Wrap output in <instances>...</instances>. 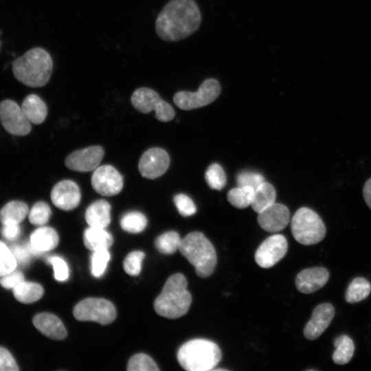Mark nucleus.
I'll return each mask as SVG.
<instances>
[{
	"mask_svg": "<svg viewBox=\"0 0 371 371\" xmlns=\"http://www.w3.org/2000/svg\"><path fill=\"white\" fill-rule=\"evenodd\" d=\"M207 185L212 189H223L227 181V177L223 168L217 163L211 164L205 174Z\"/></svg>",
	"mask_w": 371,
	"mask_h": 371,
	"instance_id": "2f4dec72",
	"label": "nucleus"
},
{
	"mask_svg": "<svg viewBox=\"0 0 371 371\" xmlns=\"http://www.w3.org/2000/svg\"><path fill=\"white\" fill-rule=\"evenodd\" d=\"M47 262L53 266L54 278L60 282L65 281L69 277V268L67 262L59 256H51Z\"/></svg>",
	"mask_w": 371,
	"mask_h": 371,
	"instance_id": "ea45409f",
	"label": "nucleus"
},
{
	"mask_svg": "<svg viewBox=\"0 0 371 371\" xmlns=\"http://www.w3.org/2000/svg\"><path fill=\"white\" fill-rule=\"evenodd\" d=\"M26 203L20 201H12L7 203L0 210V222L20 223L28 214Z\"/></svg>",
	"mask_w": 371,
	"mask_h": 371,
	"instance_id": "a878e982",
	"label": "nucleus"
},
{
	"mask_svg": "<svg viewBox=\"0 0 371 371\" xmlns=\"http://www.w3.org/2000/svg\"><path fill=\"white\" fill-rule=\"evenodd\" d=\"M187 286L188 281L183 274L170 276L154 302L155 312L168 319H177L186 314L192 303V295Z\"/></svg>",
	"mask_w": 371,
	"mask_h": 371,
	"instance_id": "7ed1b4c3",
	"label": "nucleus"
},
{
	"mask_svg": "<svg viewBox=\"0 0 371 371\" xmlns=\"http://www.w3.org/2000/svg\"><path fill=\"white\" fill-rule=\"evenodd\" d=\"M73 313L79 321H92L104 325L111 323L116 317L113 304L103 298H86L76 305Z\"/></svg>",
	"mask_w": 371,
	"mask_h": 371,
	"instance_id": "1a4fd4ad",
	"label": "nucleus"
},
{
	"mask_svg": "<svg viewBox=\"0 0 371 371\" xmlns=\"http://www.w3.org/2000/svg\"><path fill=\"white\" fill-rule=\"evenodd\" d=\"M84 244L93 251L108 249L113 243V237L105 228L89 227L84 232Z\"/></svg>",
	"mask_w": 371,
	"mask_h": 371,
	"instance_id": "5701e85b",
	"label": "nucleus"
},
{
	"mask_svg": "<svg viewBox=\"0 0 371 371\" xmlns=\"http://www.w3.org/2000/svg\"><path fill=\"white\" fill-rule=\"evenodd\" d=\"M221 357L218 346L205 339L189 340L177 352L179 364L188 371L212 370L219 363Z\"/></svg>",
	"mask_w": 371,
	"mask_h": 371,
	"instance_id": "39448f33",
	"label": "nucleus"
},
{
	"mask_svg": "<svg viewBox=\"0 0 371 371\" xmlns=\"http://www.w3.org/2000/svg\"><path fill=\"white\" fill-rule=\"evenodd\" d=\"M254 189L249 186H238L231 189L227 193V200L234 207L243 209L251 205Z\"/></svg>",
	"mask_w": 371,
	"mask_h": 371,
	"instance_id": "c85d7f7f",
	"label": "nucleus"
},
{
	"mask_svg": "<svg viewBox=\"0 0 371 371\" xmlns=\"http://www.w3.org/2000/svg\"><path fill=\"white\" fill-rule=\"evenodd\" d=\"M329 276L328 271L322 267L304 269L296 276V288L302 293H312L327 283Z\"/></svg>",
	"mask_w": 371,
	"mask_h": 371,
	"instance_id": "a211bd4d",
	"label": "nucleus"
},
{
	"mask_svg": "<svg viewBox=\"0 0 371 371\" xmlns=\"http://www.w3.org/2000/svg\"><path fill=\"white\" fill-rule=\"evenodd\" d=\"M276 192L272 184L264 181L255 190L251 204L253 210L260 213L275 203Z\"/></svg>",
	"mask_w": 371,
	"mask_h": 371,
	"instance_id": "b1692460",
	"label": "nucleus"
},
{
	"mask_svg": "<svg viewBox=\"0 0 371 371\" xmlns=\"http://www.w3.org/2000/svg\"><path fill=\"white\" fill-rule=\"evenodd\" d=\"M21 109L28 120L36 124L43 123L47 115L45 103L36 94L27 95L22 102Z\"/></svg>",
	"mask_w": 371,
	"mask_h": 371,
	"instance_id": "4be33fe9",
	"label": "nucleus"
},
{
	"mask_svg": "<svg viewBox=\"0 0 371 371\" xmlns=\"http://www.w3.org/2000/svg\"><path fill=\"white\" fill-rule=\"evenodd\" d=\"M110 260L108 249H103L94 251L91 256V273L94 277L99 278L104 273Z\"/></svg>",
	"mask_w": 371,
	"mask_h": 371,
	"instance_id": "f704fd0d",
	"label": "nucleus"
},
{
	"mask_svg": "<svg viewBox=\"0 0 371 371\" xmlns=\"http://www.w3.org/2000/svg\"><path fill=\"white\" fill-rule=\"evenodd\" d=\"M291 229L294 238L304 245L318 243L326 233L320 216L306 207H300L295 212L291 219Z\"/></svg>",
	"mask_w": 371,
	"mask_h": 371,
	"instance_id": "423d86ee",
	"label": "nucleus"
},
{
	"mask_svg": "<svg viewBox=\"0 0 371 371\" xmlns=\"http://www.w3.org/2000/svg\"><path fill=\"white\" fill-rule=\"evenodd\" d=\"M363 196L366 204L371 209V178L363 186Z\"/></svg>",
	"mask_w": 371,
	"mask_h": 371,
	"instance_id": "a18cd8bd",
	"label": "nucleus"
},
{
	"mask_svg": "<svg viewBox=\"0 0 371 371\" xmlns=\"http://www.w3.org/2000/svg\"><path fill=\"white\" fill-rule=\"evenodd\" d=\"M85 220L89 227L106 228L111 222V205L105 200L92 203L85 212Z\"/></svg>",
	"mask_w": 371,
	"mask_h": 371,
	"instance_id": "412c9836",
	"label": "nucleus"
},
{
	"mask_svg": "<svg viewBox=\"0 0 371 371\" xmlns=\"http://www.w3.org/2000/svg\"><path fill=\"white\" fill-rule=\"evenodd\" d=\"M120 225L124 231L137 234L142 232L146 228L147 219L141 212L136 211L129 212L124 214L122 217Z\"/></svg>",
	"mask_w": 371,
	"mask_h": 371,
	"instance_id": "c756f323",
	"label": "nucleus"
},
{
	"mask_svg": "<svg viewBox=\"0 0 371 371\" xmlns=\"http://www.w3.org/2000/svg\"><path fill=\"white\" fill-rule=\"evenodd\" d=\"M0 120L5 131L12 135L23 136L31 131V122L21 107L12 100L0 102Z\"/></svg>",
	"mask_w": 371,
	"mask_h": 371,
	"instance_id": "9d476101",
	"label": "nucleus"
},
{
	"mask_svg": "<svg viewBox=\"0 0 371 371\" xmlns=\"http://www.w3.org/2000/svg\"><path fill=\"white\" fill-rule=\"evenodd\" d=\"M104 155L102 146H91L77 150L65 159L66 166L74 171L89 172L96 169Z\"/></svg>",
	"mask_w": 371,
	"mask_h": 371,
	"instance_id": "4468645a",
	"label": "nucleus"
},
{
	"mask_svg": "<svg viewBox=\"0 0 371 371\" xmlns=\"http://www.w3.org/2000/svg\"><path fill=\"white\" fill-rule=\"evenodd\" d=\"M201 14L194 0H170L159 13L155 32L166 41L182 40L200 27Z\"/></svg>",
	"mask_w": 371,
	"mask_h": 371,
	"instance_id": "f257e3e1",
	"label": "nucleus"
},
{
	"mask_svg": "<svg viewBox=\"0 0 371 371\" xmlns=\"http://www.w3.org/2000/svg\"><path fill=\"white\" fill-rule=\"evenodd\" d=\"M32 322L42 334L50 339L61 340L67 336V330L61 320L53 314L38 313L34 317Z\"/></svg>",
	"mask_w": 371,
	"mask_h": 371,
	"instance_id": "aec40b11",
	"label": "nucleus"
},
{
	"mask_svg": "<svg viewBox=\"0 0 371 371\" xmlns=\"http://www.w3.org/2000/svg\"><path fill=\"white\" fill-rule=\"evenodd\" d=\"M335 315V308L330 303L317 305L304 328V336L308 340L318 338L328 328Z\"/></svg>",
	"mask_w": 371,
	"mask_h": 371,
	"instance_id": "dca6fc26",
	"label": "nucleus"
},
{
	"mask_svg": "<svg viewBox=\"0 0 371 371\" xmlns=\"http://www.w3.org/2000/svg\"><path fill=\"white\" fill-rule=\"evenodd\" d=\"M1 224V232L5 238L12 240L20 235L21 227L19 223H5Z\"/></svg>",
	"mask_w": 371,
	"mask_h": 371,
	"instance_id": "c03bdc74",
	"label": "nucleus"
},
{
	"mask_svg": "<svg viewBox=\"0 0 371 371\" xmlns=\"http://www.w3.org/2000/svg\"><path fill=\"white\" fill-rule=\"evenodd\" d=\"M16 362L11 353L5 348L0 346V371H18Z\"/></svg>",
	"mask_w": 371,
	"mask_h": 371,
	"instance_id": "79ce46f5",
	"label": "nucleus"
},
{
	"mask_svg": "<svg viewBox=\"0 0 371 371\" xmlns=\"http://www.w3.org/2000/svg\"><path fill=\"white\" fill-rule=\"evenodd\" d=\"M128 371H158L155 362L147 355L139 353L133 356L127 364Z\"/></svg>",
	"mask_w": 371,
	"mask_h": 371,
	"instance_id": "72a5a7b5",
	"label": "nucleus"
},
{
	"mask_svg": "<svg viewBox=\"0 0 371 371\" xmlns=\"http://www.w3.org/2000/svg\"><path fill=\"white\" fill-rule=\"evenodd\" d=\"M288 249L286 238L274 234L266 238L255 253V261L262 268H270L285 256Z\"/></svg>",
	"mask_w": 371,
	"mask_h": 371,
	"instance_id": "9b49d317",
	"label": "nucleus"
},
{
	"mask_svg": "<svg viewBox=\"0 0 371 371\" xmlns=\"http://www.w3.org/2000/svg\"><path fill=\"white\" fill-rule=\"evenodd\" d=\"M335 350L333 353V360L335 363L344 365L348 363L352 359L355 345L352 339L346 335L337 337L334 341Z\"/></svg>",
	"mask_w": 371,
	"mask_h": 371,
	"instance_id": "bb28decb",
	"label": "nucleus"
},
{
	"mask_svg": "<svg viewBox=\"0 0 371 371\" xmlns=\"http://www.w3.org/2000/svg\"><path fill=\"white\" fill-rule=\"evenodd\" d=\"M51 214V209L48 204L43 201H38L28 212V218L32 225L42 226L47 223Z\"/></svg>",
	"mask_w": 371,
	"mask_h": 371,
	"instance_id": "473e14b6",
	"label": "nucleus"
},
{
	"mask_svg": "<svg viewBox=\"0 0 371 371\" xmlns=\"http://www.w3.org/2000/svg\"><path fill=\"white\" fill-rule=\"evenodd\" d=\"M14 77L23 85L30 87H41L49 80L53 71V60L43 48L34 47L12 63Z\"/></svg>",
	"mask_w": 371,
	"mask_h": 371,
	"instance_id": "f03ea898",
	"label": "nucleus"
},
{
	"mask_svg": "<svg viewBox=\"0 0 371 371\" xmlns=\"http://www.w3.org/2000/svg\"><path fill=\"white\" fill-rule=\"evenodd\" d=\"M144 256V253L141 251H134L128 254L123 263L126 273L133 276H137L141 271Z\"/></svg>",
	"mask_w": 371,
	"mask_h": 371,
	"instance_id": "e433bc0d",
	"label": "nucleus"
},
{
	"mask_svg": "<svg viewBox=\"0 0 371 371\" xmlns=\"http://www.w3.org/2000/svg\"><path fill=\"white\" fill-rule=\"evenodd\" d=\"M221 87L214 78L205 80L195 92L180 91L173 96L174 103L183 110H192L206 106L219 95Z\"/></svg>",
	"mask_w": 371,
	"mask_h": 371,
	"instance_id": "6e6552de",
	"label": "nucleus"
},
{
	"mask_svg": "<svg viewBox=\"0 0 371 371\" xmlns=\"http://www.w3.org/2000/svg\"><path fill=\"white\" fill-rule=\"evenodd\" d=\"M10 249L17 264L19 263L21 265H25L30 262L32 254L27 246L13 245L10 247Z\"/></svg>",
	"mask_w": 371,
	"mask_h": 371,
	"instance_id": "37998d69",
	"label": "nucleus"
},
{
	"mask_svg": "<svg viewBox=\"0 0 371 371\" xmlns=\"http://www.w3.org/2000/svg\"><path fill=\"white\" fill-rule=\"evenodd\" d=\"M289 220L290 213L286 206L276 202L258 213V216L259 225L269 232L283 229Z\"/></svg>",
	"mask_w": 371,
	"mask_h": 371,
	"instance_id": "f3484780",
	"label": "nucleus"
},
{
	"mask_svg": "<svg viewBox=\"0 0 371 371\" xmlns=\"http://www.w3.org/2000/svg\"><path fill=\"white\" fill-rule=\"evenodd\" d=\"M264 181L265 178L262 175L250 171L240 172L236 177L238 186H249L254 190Z\"/></svg>",
	"mask_w": 371,
	"mask_h": 371,
	"instance_id": "58836bf2",
	"label": "nucleus"
},
{
	"mask_svg": "<svg viewBox=\"0 0 371 371\" xmlns=\"http://www.w3.org/2000/svg\"><path fill=\"white\" fill-rule=\"evenodd\" d=\"M173 201L181 216L187 217L196 213V205L191 198L188 195L184 194H177L174 196Z\"/></svg>",
	"mask_w": 371,
	"mask_h": 371,
	"instance_id": "4c0bfd02",
	"label": "nucleus"
},
{
	"mask_svg": "<svg viewBox=\"0 0 371 371\" xmlns=\"http://www.w3.org/2000/svg\"><path fill=\"white\" fill-rule=\"evenodd\" d=\"M58 241V235L54 228L42 225L32 233L27 247L33 256H38L54 249Z\"/></svg>",
	"mask_w": 371,
	"mask_h": 371,
	"instance_id": "6ab92c4d",
	"label": "nucleus"
},
{
	"mask_svg": "<svg viewBox=\"0 0 371 371\" xmlns=\"http://www.w3.org/2000/svg\"><path fill=\"white\" fill-rule=\"evenodd\" d=\"M94 190L102 196H113L123 188V178L112 166L104 165L94 170L91 177Z\"/></svg>",
	"mask_w": 371,
	"mask_h": 371,
	"instance_id": "f8f14e48",
	"label": "nucleus"
},
{
	"mask_svg": "<svg viewBox=\"0 0 371 371\" xmlns=\"http://www.w3.org/2000/svg\"><path fill=\"white\" fill-rule=\"evenodd\" d=\"M371 292V284L366 278L357 277L349 284L345 294L346 301L357 303L365 300Z\"/></svg>",
	"mask_w": 371,
	"mask_h": 371,
	"instance_id": "cd10ccee",
	"label": "nucleus"
},
{
	"mask_svg": "<svg viewBox=\"0 0 371 371\" xmlns=\"http://www.w3.org/2000/svg\"><path fill=\"white\" fill-rule=\"evenodd\" d=\"M14 297L20 302L33 303L38 300L43 295L41 285L33 282L23 280L13 289Z\"/></svg>",
	"mask_w": 371,
	"mask_h": 371,
	"instance_id": "393cba45",
	"label": "nucleus"
},
{
	"mask_svg": "<svg viewBox=\"0 0 371 371\" xmlns=\"http://www.w3.org/2000/svg\"><path fill=\"white\" fill-rule=\"evenodd\" d=\"M131 102L133 107L141 113H148L155 111V117L163 122L172 120L175 115L172 106L148 87L135 89L132 93Z\"/></svg>",
	"mask_w": 371,
	"mask_h": 371,
	"instance_id": "0eeeda50",
	"label": "nucleus"
},
{
	"mask_svg": "<svg viewBox=\"0 0 371 371\" xmlns=\"http://www.w3.org/2000/svg\"><path fill=\"white\" fill-rule=\"evenodd\" d=\"M25 280L23 274L16 270H14L0 278L1 285L7 289H13L19 283Z\"/></svg>",
	"mask_w": 371,
	"mask_h": 371,
	"instance_id": "a19ab883",
	"label": "nucleus"
},
{
	"mask_svg": "<svg viewBox=\"0 0 371 371\" xmlns=\"http://www.w3.org/2000/svg\"><path fill=\"white\" fill-rule=\"evenodd\" d=\"M1 40H0V48H1Z\"/></svg>",
	"mask_w": 371,
	"mask_h": 371,
	"instance_id": "49530a36",
	"label": "nucleus"
},
{
	"mask_svg": "<svg viewBox=\"0 0 371 371\" xmlns=\"http://www.w3.org/2000/svg\"><path fill=\"white\" fill-rule=\"evenodd\" d=\"M17 262L6 245L0 241V277L16 269Z\"/></svg>",
	"mask_w": 371,
	"mask_h": 371,
	"instance_id": "c9c22d12",
	"label": "nucleus"
},
{
	"mask_svg": "<svg viewBox=\"0 0 371 371\" xmlns=\"http://www.w3.org/2000/svg\"><path fill=\"white\" fill-rule=\"evenodd\" d=\"M50 196L53 204L65 211L76 208L81 199L79 187L74 181L68 179L58 182L53 187Z\"/></svg>",
	"mask_w": 371,
	"mask_h": 371,
	"instance_id": "2eb2a0df",
	"label": "nucleus"
},
{
	"mask_svg": "<svg viewBox=\"0 0 371 371\" xmlns=\"http://www.w3.org/2000/svg\"><path fill=\"white\" fill-rule=\"evenodd\" d=\"M180 253L194 267L196 275L207 278L214 271L217 256L212 243L200 232H192L181 239Z\"/></svg>",
	"mask_w": 371,
	"mask_h": 371,
	"instance_id": "20e7f679",
	"label": "nucleus"
},
{
	"mask_svg": "<svg viewBox=\"0 0 371 371\" xmlns=\"http://www.w3.org/2000/svg\"><path fill=\"white\" fill-rule=\"evenodd\" d=\"M181 238L175 231L166 232L159 236L155 240V247L164 254H172L179 249Z\"/></svg>",
	"mask_w": 371,
	"mask_h": 371,
	"instance_id": "7c9ffc66",
	"label": "nucleus"
},
{
	"mask_svg": "<svg viewBox=\"0 0 371 371\" xmlns=\"http://www.w3.org/2000/svg\"><path fill=\"white\" fill-rule=\"evenodd\" d=\"M169 165L170 157L165 150L151 148L142 155L138 168L142 177L153 179L165 173Z\"/></svg>",
	"mask_w": 371,
	"mask_h": 371,
	"instance_id": "ddd939ff",
	"label": "nucleus"
}]
</instances>
